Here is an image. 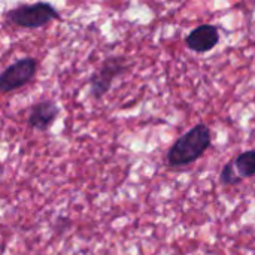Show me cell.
Masks as SVG:
<instances>
[{"label":"cell","instance_id":"cell-5","mask_svg":"<svg viewBox=\"0 0 255 255\" xmlns=\"http://www.w3.org/2000/svg\"><path fill=\"white\" fill-rule=\"evenodd\" d=\"M253 176H255V149H250L239 154L223 167L220 181L224 185H236Z\"/></svg>","mask_w":255,"mask_h":255},{"label":"cell","instance_id":"cell-3","mask_svg":"<svg viewBox=\"0 0 255 255\" xmlns=\"http://www.w3.org/2000/svg\"><path fill=\"white\" fill-rule=\"evenodd\" d=\"M36 70L37 60L31 57H25L12 63L0 73V93L7 94L24 87L34 78Z\"/></svg>","mask_w":255,"mask_h":255},{"label":"cell","instance_id":"cell-7","mask_svg":"<svg viewBox=\"0 0 255 255\" xmlns=\"http://www.w3.org/2000/svg\"><path fill=\"white\" fill-rule=\"evenodd\" d=\"M60 114L58 106L52 100H42L36 103L28 114V126L39 131H46Z\"/></svg>","mask_w":255,"mask_h":255},{"label":"cell","instance_id":"cell-2","mask_svg":"<svg viewBox=\"0 0 255 255\" xmlns=\"http://www.w3.org/2000/svg\"><path fill=\"white\" fill-rule=\"evenodd\" d=\"M4 16L13 25L24 28H37L49 24L54 19H58L60 13L52 4L46 1H37L33 4H21L15 9H10L6 12Z\"/></svg>","mask_w":255,"mask_h":255},{"label":"cell","instance_id":"cell-4","mask_svg":"<svg viewBox=\"0 0 255 255\" xmlns=\"http://www.w3.org/2000/svg\"><path fill=\"white\" fill-rule=\"evenodd\" d=\"M127 69L126 60L121 57L108 58L102 67L94 72L90 78V91L94 99H102L111 88L114 79Z\"/></svg>","mask_w":255,"mask_h":255},{"label":"cell","instance_id":"cell-1","mask_svg":"<svg viewBox=\"0 0 255 255\" xmlns=\"http://www.w3.org/2000/svg\"><path fill=\"white\" fill-rule=\"evenodd\" d=\"M212 134L206 124H197L182 134L167 152V164L170 167H184L197 161L211 146Z\"/></svg>","mask_w":255,"mask_h":255},{"label":"cell","instance_id":"cell-6","mask_svg":"<svg viewBox=\"0 0 255 255\" xmlns=\"http://www.w3.org/2000/svg\"><path fill=\"white\" fill-rule=\"evenodd\" d=\"M220 40V31L215 25L202 24L196 27L187 37L185 43L191 51L196 52H208L211 51Z\"/></svg>","mask_w":255,"mask_h":255}]
</instances>
